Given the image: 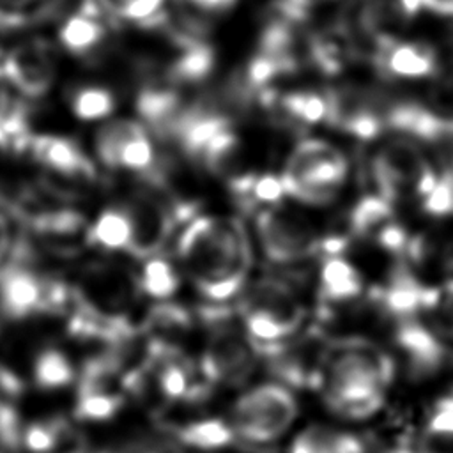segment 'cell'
<instances>
[{
    "label": "cell",
    "mask_w": 453,
    "mask_h": 453,
    "mask_svg": "<svg viewBox=\"0 0 453 453\" xmlns=\"http://www.w3.org/2000/svg\"><path fill=\"white\" fill-rule=\"evenodd\" d=\"M175 253L209 303L223 304L244 290L253 257L239 219L193 216L177 237Z\"/></svg>",
    "instance_id": "cell-1"
},
{
    "label": "cell",
    "mask_w": 453,
    "mask_h": 453,
    "mask_svg": "<svg viewBox=\"0 0 453 453\" xmlns=\"http://www.w3.org/2000/svg\"><path fill=\"white\" fill-rule=\"evenodd\" d=\"M395 361L365 340H345L324 356L322 389L327 407L347 419H366L384 405Z\"/></svg>",
    "instance_id": "cell-2"
},
{
    "label": "cell",
    "mask_w": 453,
    "mask_h": 453,
    "mask_svg": "<svg viewBox=\"0 0 453 453\" xmlns=\"http://www.w3.org/2000/svg\"><path fill=\"white\" fill-rule=\"evenodd\" d=\"M237 315L257 350L294 336L304 322L306 310L287 281L267 276L244 287Z\"/></svg>",
    "instance_id": "cell-3"
},
{
    "label": "cell",
    "mask_w": 453,
    "mask_h": 453,
    "mask_svg": "<svg viewBox=\"0 0 453 453\" xmlns=\"http://www.w3.org/2000/svg\"><path fill=\"white\" fill-rule=\"evenodd\" d=\"M207 326V342L200 359V373L214 386H241L248 380L258 357L239 315L223 304L209 303L200 308Z\"/></svg>",
    "instance_id": "cell-4"
},
{
    "label": "cell",
    "mask_w": 453,
    "mask_h": 453,
    "mask_svg": "<svg viewBox=\"0 0 453 453\" xmlns=\"http://www.w3.org/2000/svg\"><path fill=\"white\" fill-rule=\"evenodd\" d=\"M347 168V159L336 147L322 140H304L292 150L280 177L288 196L326 205L336 198Z\"/></svg>",
    "instance_id": "cell-5"
},
{
    "label": "cell",
    "mask_w": 453,
    "mask_h": 453,
    "mask_svg": "<svg viewBox=\"0 0 453 453\" xmlns=\"http://www.w3.org/2000/svg\"><path fill=\"white\" fill-rule=\"evenodd\" d=\"M299 405L292 391L280 382H264L246 389L232 407L235 437L264 444L280 439L296 421Z\"/></svg>",
    "instance_id": "cell-6"
},
{
    "label": "cell",
    "mask_w": 453,
    "mask_h": 453,
    "mask_svg": "<svg viewBox=\"0 0 453 453\" xmlns=\"http://www.w3.org/2000/svg\"><path fill=\"white\" fill-rule=\"evenodd\" d=\"M370 172L377 195L391 203L409 193L423 198L439 180L419 147L407 140H391L382 145L372 157Z\"/></svg>",
    "instance_id": "cell-7"
},
{
    "label": "cell",
    "mask_w": 453,
    "mask_h": 453,
    "mask_svg": "<svg viewBox=\"0 0 453 453\" xmlns=\"http://www.w3.org/2000/svg\"><path fill=\"white\" fill-rule=\"evenodd\" d=\"M255 230L267 260L294 264L319 253L320 237L299 212L281 205L265 207L255 216Z\"/></svg>",
    "instance_id": "cell-8"
},
{
    "label": "cell",
    "mask_w": 453,
    "mask_h": 453,
    "mask_svg": "<svg viewBox=\"0 0 453 453\" xmlns=\"http://www.w3.org/2000/svg\"><path fill=\"white\" fill-rule=\"evenodd\" d=\"M2 78L28 97L44 96L57 76L53 48L44 39H30L0 53Z\"/></svg>",
    "instance_id": "cell-9"
},
{
    "label": "cell",
    "mask_w": 453,
    "mask_h": 453,
    "mask_svg": "<svg viewBox=\"0 0 453 453\" xmlns=\"http://www.w3.org/2000/svg\"><path fill=\"white\" fill-rule=\"evenodd\" d=\"M138 280L117 265H96L88 269L83 283L85 310L97 317L129 322L127 311L136 297Z\"/></svg>",
    "instance_id": "cell-10"
},
{
    "label": "cell",
    "mask_w": 453,
    "mask_h": 453,
    "mask_svg": "<svg viewBox=\"0 0 453 453\" xmlns=\"http://www.w3.org/2000/svg\"><path fill=\"white\" fill-rule=\"evenodd\" d=\"M124 209L131 219V244L127 251L140 260L157 257L177 221L173 205L161 202L159 196L150 193H142Z\"/></svg>",
    "instance_id": "cell-11"
},
{
    "label": "cell",
    "mask_w": 453,
    "mask_h": 453,
    "mask_svg": "<svg viewBox=\"0 0 453 453\" xmlns=\"http://www.w3.org/2000/svg\"><path fill=\"white\" fill-rule=\"evenodd\" d=\"M395 342L405 356L407 373L412 380L428 379L444 365L446 349L441 336L426 324L414 319L400 320L395 329Z\"/></svg>",
    "instance_id": "cell-12"
},
{
    "label": "cell",
    "mask_w": 453,
    "mask_h": 453,
    "mask_svg": "<svg viewBox=\"0 0 453 453\" xmlns=\"http://www.w3.org/2000/svg\"><path fill=\"white\" fill-rule=\"evenodd\" d=\"M437 297L439 287L423 285L405 264L395 267L386 287L377 292L380 306L398 320L412 319L419 311H432Z\"/></svg>",
    "instance_id": "cell-13"
},
{
    "label": "cell",
    "mask_w": 453,
    "mask_h": 453,
    "mask_svg": "<svg viewBox=\"0 0 453 453\" xmlns=\"http://www.w3.org/2000/svg\"><path fill=\"white\" fill-rule=\"evenodd\" d=\"M27 149L32 157L50 172L71 179H96L92 161L73 140L53 134H37L30 138Z\"/></svg>",
    "instance_id": "cell-14"
},
{
    "label": "cell",
    "mask_w": 453,
    "mask_h": 453,
    "mask_svg": "<svg viewBox=\"0 0 453 453\" xmlns=\"http://www.w3.org/2000/svg\"><path fill=\"white\" fill-rule=\"evenodd\" d=\"M373 58L384 74L396 78H423L437 69L432 48L419 42H395L388 39L379 44Z\"/></svg>",
    "instance_id": "cell-15"
},
{
    "label": "cell",
    "mask_w": 453,
    "mask_h": 453,
    "mask_svg": "<svg viewBox=\"0 0 453 453\" xmlns=\"http://www.w3.org/2000/svg\"><path fill=\"white\" fill-rule=\"evenodd\" d=\"M136 108L147 126L159 138L168 140L173 124L186 106L173 83H149L140 90Z\"/></svg>",
    "instance_id": "cell-16"
},
{
    "label": "cell",
    "mask_w": 453,
    "mask_h": 453,
    "mask_svg": "<svg viewBox=\"0 0 453 453\" xmlns=\"http://www.w3.org/2000/svg\"><path fill=\"white\" fill-rule=\"evenodd\" d=\"M104 30L99 2L85 0V4L62 23L58 39L71 53L87 55L104 39Z\"/></svg>",
    "instance_id": "cell-17"
},
{
    "label": "cell",
    "mask_w": 453,
    "mask_h": 453,
    "mask_svg": "<svg viewBox=\"0 0 453 453\" xmlns=\"http://www.w3.org/2000/svg\"><path fill=\"white\" fill-rule=\"evenodd\" d=\"M42 306V283L28 271L14 269L2 276L0 308L7 317L19 319Z\"/></svg>",
    "instance_id": "cell-18"
},
{
    "label": "cell",
    "mask_w": 453,
    "mask_h": 453,
    "mask_svg": "<svg viewBox=\"0 0 453 453\" xmlns=\"http://www.w3.org/2000/svg\"><path fill=\"white\" fill-rule=\"evenodd\" d=\"M320 290L327 301H352L361 296L363 280L357 269L345 258H324L320 267Z\"/></svg>",
    "instance_id": "cell-19"
},
{
    "label": "cell",
    "mask_w": 453,
    "mask_h": 453,
    "mask_svg": "<svg viewBox=\"0 0 453 453\" xmlns=\"http://www.w3.org/2000/svg\"><path fill=\"white\" fill-rule=\"evenodd\" d=\"M173 435L180 444L189 446L193 449H202V451L226 448L235 439V432L232 425L218 418L196 419V421L175 426Z\"/></svg>",
    "instance_id": "cell-20"
},
{
    "label": "cell",
    "mask_w": 453,
    "mask_h": 453,
    "mask_svg": "<svg viewBox=\"0 0 453 453\" xmlns=\"http://www.w3.org/2000/svg\"><path fill=\"white\" fill-rule=\"evenodd\" d=\"M88 241L110 251L129 250L131 219L126 209H106L88 228Z\"/></svg>",
    "instance_id": "cell-21"
},
{
    "label": "cell",
    "mask_w": 453,
    "mask_h": 453,
    "mask_svg": "<svg viewBox=\"0 0 453 453\" xmlns=\"http://www.w3.org/2000/svg\"><path fill=\"white\" fill-rule=\"evenodd\" d=\"M393 203L380 195L363 196L349 216L350 232L357 237L373 239V235L393 221Z\"/></svg>",
    "instance_id": "cell-22"
},
{
    "label": "cell",
    "mask_w": 453,
    "mask_h": 453,
    "mask_svg": "<svg viewBox=\"0 0 453 453\" xmlns=\"http://www.w3.org/2000/svg\"><path fill=\"white\" fill-rule=\"evenodd\" d=\"M214 50L205 42L186 46L168 69V80L173 85L198 83L214 69Z\"/></svg>",
    "instance_id": "cell-23"
},
{
    "label": "cell",
    "mask_w": 453,
    "mask_h": 453,
    "mask_svg": "<svg viewBox=\"0 0 453 453\" xmlns=\"http://www.w3.org/2000/svg\"><path fill=\"white\" fill-rule=\"evenodd\" d=\"M62 0H0V28L12 30L48 19Z\"/></svg>",
    "instance_id": "cell-24"
},
{
    "label": "cell",
    "mask_w": 453,
    "mask_h": 453,
    "mask_svg": "<svg viewBox=\"0 0 453 453\" xmlns=\"http://www.w3.org/2000/svg\"><path fill=\"white\" fill-rule=\"evenodd\" d=\"M198 159L216 175H232L241 163V143L232 129L221 131L203 147Z\"/></svg>",
    "instance_id": "cell-25"
},
{
    "label": "cell",
    "mask_w": 453,
    "mask_h": 453,
    "mask_svg": "<svg viewBox=\"0 0 453 453\" xmlns=\"http://www.w3.org/2000/svg\"><path fill=\"white\" fill-rule=\"evenodd\" d=\"M138 287L156 301H170L179 290V274L163 257H152L143 262Z\"/></svg>",
    "instance_id": "cell-26"
},
{
    "label": "cell",
    "mask_w": 453,
    "mask_h": 453,
    "mask_svg": "<svg viewBox=\"0 0 453 453\" xmlns=\"http://www.w3.org/2000/svg\"><path fill=\"white\" fill-rule=\"evenodd\" d=\"M281 113L287 120L297 124H315L327 120V97L315 92H292L280 101Z\"/></svg>",
    "instance_id": "cell-27"
},
{
    "label": "cell",
    "mask_w": 453,
    "mask_h": 453,
    "mask_svg": "<svg viewBox=\"0 0 453 453\" xmlns=\"http://www.w3.org/2000/svg\"><path fill=\"white\" fill-rule=\"evenodd\" d=\"M143 131V126H140L134 120H113L106 126H103L96 134V152L103 165L108 168H115L117 154L120 147Z\"/></svg>",
    "instance_id": "cell-28"
},
{
    "label": "cell",
    "mask_w": 453,
    "mask_h": 453,
    "mask_svg": "<svg viewBox=\"0 0 453 453\" xmlns=\"http://www.w3.org/2000/svg\"><path fill=\"white\" fill-rule=\"evenodd\" d=\"M122 405V396L108 388H80L76 416L90 421L110 419Z\"/></svg>",
    "instance_id": "cell-29"
},
{
    "label": "cell",
    "mask_w": 453,
    "mask_h": 453,
    "mask_svg": "<svg viewBox=\"0 0 453 453\" xmlns=\"http://www.w3.org/2000/svg\"><path fill=\"white\" fill-rule=\"evenodd\" d=\"M34 379L44 389L64 388L74 379L71 361L60 350H44L34 363Z\"/></svg>",
    "instance_id": "cell-30"
},
{
    "label": "cell",
    "mask_w": 453,
    "mask_h": 453,
    "mask_svg": "<svg viewBox=\"0 0 453 453\" xmlns=\"http://www.w3.org/2000/svg\"><path fill=\"white\" fill-rule=\"evenodd\" d=\"M189 327H191V313L180 304H175L170 301H159L147 313L145 329L159 333L161 340L163 336L180 334Z\"/></svg>",
    "instance_id": "cell-31"
},
{
    "label": "cell",
    "mask_w": 453,
    "mask_h": 453,
    "mask_svg": "<svg viewBox=\"0 0 453 453\" xmlns=\"http://www.w3.org/2000/svg\"><path fill=\"white\" fill-rule=\"evenodd\" d=\"M315 453H365V442L349 432L310 426L301 432Z\"/></svg>",
    "instance_id": "cell-32"
},
{
    "label": "cell",
    "mask_w": 453,
    "mask_h": 453,
    "mask_svg": "<svg viewBox=\"0 0 453 453\" xmlns=\"http://www.w3.org/2000/svg\"><path fill=\"white\" fill-rule=\"evenodd\" d=\"M115 99L110 90L103 87H83L74 92L71 99L73 113L81 120H96L113 111Z\"/></svg>",
    "instance_id": "cell-33"
},
{
    "label": "cell",
    "mask_w": 453,
    "mask_h": 453,
    "mask_svg": "<svg viewBox=\"0 0 453 453\" xmlns=\"http://www.w3.org/2000/svg\"><path fill=\"white\" fill-rule=\"evenodd\" d=\"M430 313V329L448 340H453V280L439 287L437 304Z\"/></svg>",
    "instance_id": "cell-34"
},
{
    "label": "cell",
    "mask_w": 453,
    "mask_h": 453,
    "mask_svg": "<svg viewBox=\"0 0 453 453\" xmlns=\"http://www.w3.org/2000/svg\"><path fill=\"white\" fill-rule=\"evenodd\" d=\"M423 211L430 216L442 218L453 214V177L446 172L439 175L434 189L423 196Z\"/></svg>",
    "instance_id": "cell-35"
},
{
    "label": "cell",
    "mask_w": 453,
    "mask_h": 453,
    "mask_svg": "<svg viewBox=\"0 0 453 453\" xmlns=\"http://www.w3.org/2000/svg\"><path fill=\"white\" fill-rule=\"evenodd\" d=\"M58 437V426L48 423H35L25 430L23 442L34 453H50L57 448Z\"/></svg>",
    "instance_id": "cell-36"
},
{
    "label": "cell",
    "mask_w": 453,
    "mask_h": 453,
    "mask_svg": "<svg viewBox=\"0 0 453 453\" xmlns=\"http://www.w3.org/2000/svg\"><path fill=\"white\" fill-rule=\"evenodd\" d=\"M375 242L389 251V253H395V255H400V253H405L407 251V246H409V234L405 232L403 226L396 225L395 221L388 223L386 226H382L375 235H373Z\"/></svg>",
    "instance_id": "cell-37"
},
{
    "label": "cell",
    "mask_w": 453,
    "mask_h": 453,
    "mask_svg": "<svg viewBox=\"0 0 453 453\" xmlns=\"http://www.w3.org/2000/svg\"><path fill=\"white\" fill-rule=\"evenodd\" d=\"M428 432L437 437L453 439V407L437 402L435 411L428 421Z\"/></svg>",
    "instance_id": "cell-38"
},
{
    "label": "cell",
    "mask_w": 453,
    "mask_h": 453,
    "mask_svg": "<svg viewBox=\"0 0 453 453\" xmlns=\"http://www.w3.org/2000/svg\"><path fill=\"white\" fill-rule=\"evenodd\" d=\"M434 99L437 106L442 111H446L448 117H453V62L441 74V80L435 87Z\"/></svg>",
    "instance_id": "cell-39"
},
{
    "label": "cell",
    "mask_w": 453,
    "mask_h": 453,
    "mask_svg": "<svg viewBox=\"0 0 453 453\" xmlns=\"http://www.w3.org/2000/svg\"><path fill=\"white\" fill-rule=\"evenodd\" d=\"M179 4H186V5H191L205 14H211V12H221V11H226L230 9L235 0H177Z\"/></svg>",
    "instance_id": "cell-40"
},
{
    "label": "cell",
    "mask_w": 453,
    "mask_h": 453,
    "mask_svg": "<svg viewBox=\"0 0 453 453\" xmlns=\"http://www.w3.org/2000/svg\"><path fill=\"white\" fill-rule=\"evenodd\" d=\"M19 389H21V384L18 377L0 366V395H4L5 398H12L19 393Z\"/></svg>",
    "instance_id": "cell-41"
},
{
    "label": "cell",
    "mask_w": 453,
    "mask_h": 453,
    "mask_svg": "<svg viewBox=\"0 0 453 453\" xmlns=\"http://www.w3.org/2000/svg\"><path fill=\"white\" fill-rule=\"evenodd\" d=\"M11 244V230H9V223L5 219V216L0 212V260L4 258L7 248Z\"/></svg>",
    "instance_id": "cell-42"
},
{
    "label": "cell",
    "mask_w": 453,
    "mask_h": 453,
    "mask_svg": "<svg viewBox=\"0 0 453 453\" xmlns=\"http://www.w3.org/2000/svg\"><path fill=\"white\" fill-rule=\"evenodd\" d=\"M288 453H315V451H313V448L310 446V442L303 437V434H299V435L292 441Z\"/></svg>",
    "instance_id": "cell-43"
},
{
    "label": "cell",
    "mask_w": 453,
    "mask_h": 453,
    "mask_svg": "<svg viewBox=\"0 0 453 453\" xmlns=\"http://www.w3.org/2000/svg\"><path fill=\"white\" fill-rule=\"evenodd\" d=\"M439 402L448 403V405L453 407V361H451V388H449V393L446 396H442Z\"/></svg>",
    "instance_id": "cell-44"
},
{
    "label": "cell",
    "mask_w": 453,
    "mask_h": 453,
    "mask_svg": "<svg viewBox=\"0 0 453 453\" xmlns=\"http://www.w3.org/2000/svg\"><path fill=\"white\" fill-rule=\"evenodd\" d=\"M389 453H412V451L407 449V448H396V449H393V451H389Z\"/></svg>",
    "instance_id": "cell-45"
},
{
    "label": "cell",
    "mask_w": 453,
    "mask_h": 453,
    "mask_svg": "<svg viewBox=\"0 0 453 453\" xmlns=\"http://www.w3.org/2000/svg\"><path fill=\"white\" fill-rule=\"evenodd\" d=\"M448 173H449V175H451V177H453V168H451V170H449V172H448Z\"/></svg>",
    "instance_id": "cell-46"
}]
</instances>
